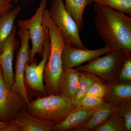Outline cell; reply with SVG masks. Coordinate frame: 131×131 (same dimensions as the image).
I'll use <instances>...</instances> for the list:
<instances>
[{
    "label": "cell",
    "instance_id": "cell-1",
    "mask_svg": "<svg viewBox=\"0 0 131 131\" xmlns=\"http://www.w3.org/2000/svg\"><path fill=\"white\" fill-rule=\"evenodd\" d=\"M94 25L105 46L131 56V18L125 14L95 3Z\"/></svg>",
    "mask_w": 131,
    "mask_h": 131
},
{
    "label": "cell",
    "instance_id": "cell-2",
    "mask_svg": "<svg viewBox=\"0 0 131 131\" xmlns=\"http://www.w3.org/2000/svg\"><path fill=\"white\" fill-rule=\"evenodd\" d=\"M42 24L48 29L50 46L43 77L45 93L47 95H57L59 82L63 71L62 56L65 41L61 32L50 17L48 9L45 10Z\"/></svg>",
    "mask_w": 131,
    "mask_h": 131
},
{
    "label": "cell",
    "instance_id": "cell-3",
    "mask_svg": "<svg viewBox=\"0 0 131 131\" xmlns=\"http://www.w3.org/2000/svg\"><path fill=\"white\" fill-rule=\"evenodd\" d=\"M76 106L65 96L50 95L30 102L27 110L36 118L54 125L62 121Z\"/></svg>",
    "mask_w": 131,
    "mask_h": 131
},
{
    "label": "cell",
    "instance_id": "cell-4",
    "mask_svg": "<svg viewBox=\"0 0 131 131\" xmlns=\"http://www.w3.org/2000/svg\"><path fill=\"white\" fill-rule=\"evenodd\" d=\"M126 55L121 50L115 49L101 57L96 58L86 65L75 69L80 71L93 73L102 80L113 81L117 74Z\"/></svg>",
    "mask_w": 131,
    "mask_h": 131
},
{
    "label": "cell",
    "instance_id": "cell-5",
    "mask_svg": "<svg viewBox=\"0 0 131 131\" xmlns=\"http://www.w3.org/2000/svg\"><path fill=\"white\" fill-rule=\"evenodd\" d=\"M50 17L62 34L65 42L81 49H87L82 42L77 24L66 8L64 0H52Z\"/></svg>",
    "mask_w": 131,
    "mask_h": 131
},
{
    "label": "cell",
    "instance_id": "cell-6",
    "mask_svg": "<svg viewBox=\"0 0 131 131\" xmlns=\"http://www.w3.org/2000/svg\"><path fill=\"white\" fill-rule=\"evenodd\" d=\"M48 0H41L37 11L32 17L27 20H19L17 24L20 29H26L29 34L32 44L30 50V62L39 54L42 57L44 52V43L47 27L42 24L44 13Z\"/></svg>",
    "mask_w": 131,
    "mask_h": 131
},
{
    "label": "cell",
    "instance_id": "cell-7",
    "mask_svg": "<svg viewBox=\"0 0 131 131\" xmlns=\"http://www.w3.org/2000/svg\"><path fill=\"white\" fill-rule=\"evenodd\" d=\"M17 35L20 45L16 55L14 83L10 89L18 93L28 105L30 101L25 84V72L26 65L30 62V36L28 30L24 29H20Z\"/></svg>",
    "mask_w": 131,
    "mask_h": 131
},
{
    "label": "cell",
    "instance_id": "cell-8",
    "mask_svg": "<svg viewBox=\"0 0 131 131\" xmlns=\"http://www.w3.org/2000/svg\"><path fill=\"white\" fill-rule=\"evenodd\" d=\"M27 106L18 93L7 86L0 67V121L9 123L19 111L27 110Z\"/></svg>",
    "mask_w": 131,
    "mask_h": 131
},
{
    "label": "cell",
    "instance_id": "cell-9",
    "mask_svg": "<svg viewBox=\"0 0 131 131\" xmlns=\"http://www.w3.org/2000/svg\"><path fill=\"white\" fill-rule=\"evenodd\" d=\"M50 49V37L47 28L42 60L38 64L37 59L34 58L30 62V64L28 63L26 64L25 69V83L32 90L45 94L43 77L45 66L49 58Z\"/></svg>",
    "mask_w": 131,
    "mask_h": 131
},
{
    "label": "cell",
    "instance_id": "cell-10",
    "mask_svg": "<svg viewBox=\"0 0 131 131\" xmlns=\"http://www.w3.org/2000/svg\"><path fill=\"white\" fill-rule=\"evenodd\" d=\"M114 49L106 46L96 50L81 49L65 42L62 56L63 68L77 67Z\"/></svg>",
    "mask_w": 131,
    "mask_h": 131
},
{
    "label": "cell",
    "instance_id": "cell-11",
    "mask_svg": "<svg viewBox=\"0 0 131 131\" xmlns=\"http://www.w3.org/2000/svg\"><path fill=\"white\" fill-rule=\"evenodd\" d=\"M16 28L15 25L12 32L5 41L2 51L0 54V67L5 83L9 88L14 83L13 62L15 51L19 46V41L16 38Z\"/></svg>",
    "mask_w": 131,
    "mask_h": 131
},
{
    "label": "cell",
    "instance_id": "cell-12",
    "mask_svg": "<svg viewBox=\"0 0 131 131\" xmlns=\"http://www.w3.org/2000/svg\"><path fill=\"white\" fill-rule=\"evenodd\" d=\"M54 125L21 110L1 131H51Z\"/></svg>",
    "mask_w": 131,
    "mask_h": 131
},
{
    "label": "cell",
    "instance_id": "cell-13",
    "mask_svg": "<svg viewBox=\"0 0 131 131\" xmlns=\"http://www.w3.org/2000/svg\"><path fill=\"white\" fill-rule=\"evenodd\" d=\"M96 110L76 106L62 122L53 126V131H75L89 120Z\"/></svg>",
    "mask_w": 131,
    "mask_h": 131
},
{
    "label": "cell",
    "instance_id": "cell-14",
    "mask_svg": "<svg viewBox=\"0 0 131 131\" xmlns=\"http://www.w3.org/2000/svg\"><path fill=\"white\" fill-rule=\"evenodd\" d=\"M80 71L73 68H63L59 82L58 94L70 100H74Z\"/></svg>",
    "mask_w": 131,
    "mask_h": 131
},
{
    "label": "cell",
    "instance_id": "cell-15",
    "mask_svg": "<svg viewBox=\"0 0 131 131\" xmlns=\"http://www.w3.org/2000/svg\"><path fill=\"white\" fill-rule=\"evenodd\" d=\"M107 93L104 97L106 102L117 104L131 100V82L111 81Z\"/></svg>",
    "mask_w": 131,
    "mask_h": 131
},
{
    "label": "cell",
    "instance_id": "cell-16",
    "mask_svg": "<svg viewBox=\"0 0 131 131\" xmlns=\"http://www.w3.org/2000/svg\"><path fill=\"white\" fill-rule=\"evenodd\" d=\"M115 105L106 102L100 108L95 110L89 120L75 131H92L98 126L106 121L114 109Z\"/></svg>",
    "mask_w": 131,
    "mask_h": 131
},
{
    "label": "cell",
    "instance_id": "cell-17",
    "mask_svg": "<svg viewBox=\"0 0 131 131\" xmlns=\"http://www.w3.org/2000/svg\"><path fill=\"white\" fill-rule=\"evenodd\" d=\"M20 10V7L17 6L0 17V54L5 41L13 30L15 21Z\"/></svg>",
    "mask_w": 131,
    "mask_h": 131
},
{
    "label": "cell",
    "instance_id": "cell-18",
    "mask_svg": "<svg viewBox=\"0 0 131 131\" xmlns=\"http://www.w3.org/2000/svg\"><path fill=\"white\" fill-rule=\"evenodd\" d=\"M66 8L77 24L80 31L84 24L83 13L87 6L91 5L90 0H64Z\"/></svg>",
    "mask_w": 131,
    "mask_h": 131
},
{
    "label": "cell",
    "instance_id": "cell-19",
    "mask_svg": "<svg viewBox=\"0 0 131 131\" xmlns=\"http://www.w3.org/2000/svg\"><path fill=\"white\" fill-rule=\"evenodd\" d=\"M101 80L93 73L87 71H80L73 104L77 106L78 101L86 94L90 86L95 82Z\"/></svg>",
    "mask_w": 131,
    "mask_h": 131
},
{
    "label": "cell",
    "instance_id": "cell-20",
    "mask_svg": "<svg viewBox=\"0 0 131 131\" xmlns=\"http://www.w3.org/2000/svg\"><path fill=\"white\" fill-rule=\"evenodd\" d=\"M93 131H127L124 119L118 114L115 106L105 123L94 128Z\"/></svg>",
    "mask_w": 131,
    "mask_h": 131
},
{
    "label": "cell",
    "instance_id": "cell-21",
    "mask_svg": "<svg viewBox=\"0 0 131 131\" xmlns=\"http://www.w3.org/2000/svg\"><path fill=\"white\" fill-rule=\"evenodd\" d=\"M92 2L105 5L131 15V0H90Z\"/></svg>",
    "mask_w": 131,
    "mask_h": 131
},
{
    "label": "cell",
    "instance_id": "cell-22",
    "mask_svg": "<svg viewBox=\"0 0 131 131\" xmlns=\"http://www.w3.org/2000/svg\"><path fill=\"white\" fill-rule=\"evenodd\" d=\"M118 114L124 119L127 131L131 130V100L115 104Z\"/></svg>",
    "mask_w": 131,
    "mask_h": 131
},
{
    "label": "cell",
    "instance_id": "cell-23",
    "mask_svg": "<svg viewBox=\"0 0 131 131\" xmlns=\"http://www.w3.org/2000/svg\"><path fill=\"white\" fill-rule=\"evenodd\" d=\"M105 102L103 98H97L85 94L78 101L77 106L95 110L100 108Z\"/></svg>",
    "mask_w": 131,
    "mask_h": 131
},
{
    "label": "cell",
    "instance_id": "cell-24",
    "mask_svg": "<svg viewBox=\"0 0 131 131\" xmlns=\"http://www.w3.org/2000/svg\"><path fill=\"white\" fill-rule=\"evenodd\" d=\"M109 83L106 84L103 80L95 82L90 86L86 94L97 98H104L109 88Z\"/></svg>",
    "mask_w": 131,
    "mask_h": 131
},
{
    "label": "cell",
    "instance_id": "cell-25",
    "mask_svg": "<svg viewBox=\"0 0 131 131\" xmlns=\"http://www.w3.org/2000/svg\"><path fill=\"white\" fill-rule=\"evenodd\" d=\"M118 74V79L115 81L119 82H131V56H126Z\"/></svg>",
    "mask_w": 131,
    "mask_h": 131
},
{
    "label": "cell",
    "instance_id": "cell-26",
    "mask_svg": "<svg viewBox=\"0 0 131 131\" xmlns=\"http://www.w3.org/2000/svg\"><path fill=\"white\" fill-rule=\"evenodd\" d=\"M13 0H0V17L13 9Z\"/></svg>",
    "mask_w": 131,
    "mask_h": 131
},
{
    "label": "cell",
    "instance_id": "cell-27",
    "mask_svg": "<svg viewBox=\"0 0 131 131\" xmlns=\"http://www.w3.org/2000/svg\"><path fill=\"white\" fill-rule=\"evenodd\" d=\"M8 123L2 122L0 121V131H1L3 128H5V127L7 125Z\"/></svg>",
    "mask_w": 131,
    "mask_h": 131
}]
</instances>
